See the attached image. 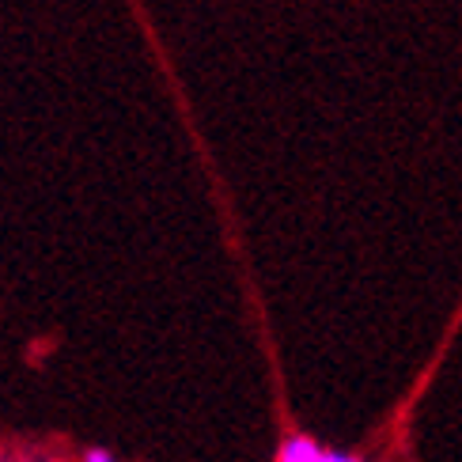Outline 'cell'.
Returning a JSON list of instances; mask_svg holds the SVG:
<instances>
[{
    "label": "cell",
    "instance_id": "cell-1",
    "mask_svg": "<svg viewBox=\"0 0 462 462\" xmlns=\"http://www.w3.org/2000/svg\"><path fill=\"white\" fill-rule=\"evenodd\" d=\"M277 462H326V448L319 444V439L296 432L277 448Z\"/></svg>",
    "mask_w": 462,
    "mask_h": 462
},
{
    "label": "cell",
    "instance_id": "cell-2",
    "mask_svg": "<svg viewBox=\"0 0 462 462\" xmlns=\"http://www.w3.org/2000/svg\"><path fill=\"white\" fill-rule=\"evenodd\" d=\"M84 462H114V455H110V451H103V448H91V451L84 455Z\"/></svg>",
    "mask_w": 462,
    "mask_h": 462
},
{
    "label": "cell",
    "instance_id": "cell-3",
    "mask_svg": "<svg viewBox=\"0 0 462 462\" xmlns=\"http://www.w3.org/2000/svg\"><path fill=\"white\" fill-rule=\"evenodd\" d=\"M326 462H364L356 455H345V451H326Z\"/></svg>",
    "mask_w": 462,
    "mask_h": 462
}]
</instances>
